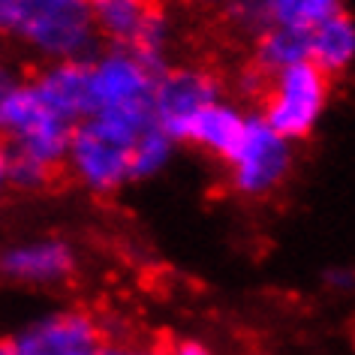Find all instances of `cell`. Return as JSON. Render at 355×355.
<instances>
[{
    "label": "cell",
    "instance_id": "ac0fdd59",
    "mask_svg": "<svg viewBox=\"0 0 355 355\" xmlns=\"http://www.w3.org/2000/svg\"><path fill=\"white\" fill-rule=\"evenodd\" d=\"M103 355H166L163 346L150 343V340H141V337H114V340L105 343Z\"/></svg>",
    "mask_w": 355,
    "mask_h": 355
},
{
    "label": "cell",
    "instance_id": "d6986e66",
    "mask_svg": "<svg viewBox=\"0 0 355 355\" xmlns=\"http://www.w3.org/2000/svg\"><path fill=\"white\" fill-rule=\"evenodd\" d=\"M325 286L340 292V295H349V292H355V268H346V265L328 268L325 271Z\"/></svg>",
    "mask_w": 355,
    "mask_h": 355
},
{
    "label": "cell",
    "instance_id": "ba28073f",
    "mask_svg": "<svg viewBox=\"0 0 355 355\" xmlns=\"http://www.w3.org/2000/svg\"><path fill=\"white\" fill-rule=\"evenodd\" d=\"M94 19L100 40L109 46L136 49L157 64H166V55L175 42V21L157 0H94Z\"/></svg>",
    "mask_w": 355,
    "mask_h": 355
},
{
    "label": "cell",
    "instance_id": "277c9868",
    "mask_svg": "<svg viewBox=\"0 0 355 355\" xmlns=\"http://www.w3.org/2000/svg\"><path fill=\"white\" fill-rule=\"evenodd\" d=\"M295 163V141L280 136L262 114H250L241 139L223 157L226 184L241 199H265L277 193Z\"/></svg>",
    "mask_w": 355,
    "mask_h": 355
},
{
    "label": "cell",
    "instance_id": "cb8c5ba5",
    "mask_svg": "<svg viewBox=\"0 0 355 355\" xmlns=\"http://www.w3.org/2000/svg\"><path fill=\"white\" fill-rule=\"evenodd\" d=\"M172 3H187V6H226L229 0H172Z\"/></svg>",
    "mask_w": 355,
    "mask_h": 355
},
{
    "label": "cell",
    "instance_id": "7402d4cb",
    "mask_svg": "<svg viewBox=\"0 0 355 355\" xmlns=\"http://www.w3.org/2000/svg\"><path fill=\"white\" fill-rule=\"evenodd\" d=\"M21 0H0V33H10Z\"/></svg>",
    "mask_w": 355,
    "mask_h": 355
},
{
    "label": "cell",
    "instance_id": "4fadbf2b",
    "mask_svg": "<svg viewBox=\"0 0 355 355\" xmlns=\"http://www.w3.org/2000/svg\"><path fill=\"white\" fill-rule=\"evenodd\" d=\"M247 121H250V114H247L238 103H232V100H226L223 96V100H217L196 123H193L187 141L193 148L205 150L208 157L223 159L229 150H232L235 141L241 139Z\"/></svg>",
    "mask_w": 355,
    "mask_h": 355
},
{
    "label": "cell",
    "instance_id": "9c48e42d",
    "mask_svg": "<svg viewBox=\"0 0 355 355\" xmlns=\"http://www.w3.org/2000/svg\"><path fill=\"white\" fill-rule=\"evenodd\" d=\"M217 100H223V85L211 69L190 64L166 67L154 91V121L178 141H187L193 123Z\"/></svg>",
    "mask_w": 355,
    "mask_h": 355
},
{
    "label": "cell",
    "instance_id": "3957f363",
    "mask_svg": "<svg viewBox=\"0 0 355 355\" xmlns=\"http://www.w3.org/2000/svg\"><path fill=\"white\" fill-rule=\"evenodd\" d=\"M10 37L42 67L91 60L100 51L94 0H21Z\"/></svg>",
    "mask_w": 355,
    "mask_h": 355
},
{
    "label": "cell",
    "instance_id": "484cf974",
    "mask_svg": "<svg viewBox=\"0 0 355 355\" xmlns=\"http://www.w3.org/2000/svg\"><path fill=\"white\" fill-rule=\"evenodd\" d=\"M256 355H262V352H256Z\"/></svg>",
    "mask_w": 355,
    "mask_h": 355
},
{
    "label": "cell",
    "instance_id": "30bf717a",
    "mask_svg": "<svg viewBox=\"0 0 355 355\" xmlns=\"http://www.w3.org/2000/svg\"><path fill=\"white\" fill-rule=\"evenodd\" d=\"M78 271V250L60 235L21 238L0 250V277L21 289H58Z\"/></svg>",
    "mask_w": 355,
    "mask_h": 355
},
{
    "label": "cell",
    "instance_id": "44dd1931",
    "mask_svg": "<svg viewBox=\"0 0 355 355\" xmlns=\"http://www.w3.org/2000/svg\"><path fill=\"white\" fill-rule=\"evenodd\" d=\"M166 355H220L214 346L199 340V337H181L166 349Z\"/></svg>",
    "mask_w": 355,
    "mask_h": 355
},
{
    "label": "cell",
    "instance_id": "d4e9b609",
    "mask_svg": "<svg viewBox=\"0 0 355 355\" xmlns=\"http://www.w3.org/2000/svg\"><path fill=\"white\" fill-rule=\"evenodd\" d=\"M0 355H12V349H10V340H0Z\"/></svg>",
    "mask_w": 355,
    "mask_h": 355
},
{
    "label": "cell",
    "instance_id": "52a82bcc",
    "mask_svg": "<svg viewBox=\"0 0 355 355\" xmlns=\"http://www.w3.org/2000/svg\"><path fill=\"white\" fill-rule=\"evenodd\" d=\"M105 343L103 319L78 304L42 310L10 334L12 355H103Z\"/></svg>",
    "mask_w": 355,
    "mask_h": 355
},
{
    "label": "cell",
    "instance_id": "9a60e30c",
    "mask_svg": "<svg viewBox=\"0 0 355 355\" xmlns=\"http://www.w3.org/2000/svg\"><path fill=\"white\" fill-rule=\"evenodd\" d=\"M343 12V0H265L268 28L310 33L328 19Z\"/></svg>",
    "mask_w": 355,
    "mask_h": 355
},
{
    "label": "cell",
    "instance_id": "603a6c76",
    "mask_svg": "<svg viewBox=\"0 0 355 355\" xmlns=\"http://www.w3.org/2000/svg\"><path fill=\"white\" fill-rule=\"evenodd\" d=\"M6 187H12V166H10V150L0 141V199H3Z\"/></svg>",
    "mask_w": 355,
    "mask_h": 355
},
{
    "label": "cell",
    "instance_id": "5bb4252c",
    "mask_svg": "<svg viewBox=\"0 0 355 355\" xmlns=\"http://www.w3.org/2000/svg\"><path fill=\"white\" fill-rule=\"evenodd\" d=\"M310 60V42L307 33L286 31V28H268L253 40V69H259L265 78L283 73V69Z\"/></svg>",
    "mask_w": 355,
    "mask_h": 355
},
{
    "label": "cell",
    "instance_id": "2e32d148",
    "mask_svg": "<svg viewBox=\"0 0 355 355\" xmlns=\"http://www.w3.org/2000/svg\"><path fill=\"white\" fill-rule=\"evenodd\" d=\"M178 141L172 132H166L157 121H150L141 136L136 141V154H132V175L136 181H150V178L163 175L175 159V150H178Z\"/></svg>",
    "mask_w": 355,
    "mask_h": 355
},
{
    "label": "cell",
    "instance_id": "ffe728a7",
    "mask_svg": "<svg viewBox=\"0 0 355 355\" xmlns=\"http://www.w3.org/2000/svg\"><path fill=\"white\" fill-rule=\"evenodd\" d=\"M21 85V78L15 76V69L6 64L3 58H0V123H3V112H6V105H10L12 100V94H15V87Z\"/></svg>",
    "mask_w": 355,
    "mask_h": 355
},
{
    "label": "cell",
    "instance_id": "7a4b0ae2",
    "mask_svg": "<svg viewBox=\"0 0 355 355\" xmlns=\"http://www.w3.org/2000/svg\"><path fill=\"white\" fill-rule=\"evenodd\" d=\"M154 118H127V114L94 112L76 123L67 150L69 178L91 196H118L132 175V154L141 130Z\"/></svg>",
    "mask_w": 355,
    "mask_h": 355
},
{
    "label": "cell",
    "instance_id": "6da1fadb",
    "mask_svg": "<svg viewBox=\"0 0 355 355\" xmlns=\"http://www.w3.org/2000/svg\"><path fill=\"white\" fill-rule=\"evenodd\" d=\"M76 132V121L60 114L33 78L15 87L3 112L0 136L10 150L12 187L40 190L67 166V150Z\"/></svg>",
    "mask_w": 355,
    "mask_h": 355
},
{
    "label": "cell",
    "instance_id": "7c38bea8",
    "mask_svg": "<svg viewBox=\"0 0 355 355\" xmlns=\"http://www.w3.org/2000/svg\"><path fill=\"white\" fill-rule=\"evenodd\" d=\"M310 60L331 78L346 76L355 67V15L337 12L334 19L307 33Z\"/></svg>",
    "mask_w": 355,
    "mask_h": 355
},
{
    "label": "cell",
    "instance_id": "5b68a950",
    "mask_svg": "<svg viewBox=\"0 0 355 355\" xmlns=\"http://www.w3.org/2000/svg\"><path fill=\"white\" fill-rule=\"evenodd\" d=\"M91 67L94 112L154 118V91L166 64H157L136 49L109 46L87 60Z\"/></svg>",
    "mask_w": 355,
    "mask_h": 355
},
{
    "label": "cell",
    "instance_id": "8fae6325",
    "mask_svg": "<svg viewBox=\"0 0 355 355\" xmlns=\"http://www.w3.org/2000/svg\"><path fill=\"white\" fill-rule=\"evenodd\" d=\"M40 94L55 105L69 121H85L94 114V94H91V67L87 60H69V64H49L40 67L33 76Z\"/></svg>",
    "mask_w": 355,
    "mask_h": 355
},
{
    "label": "cell",
    "instance_id": "e0dca14e",
    "mask_svg": "<svg viewBox=\"0 0 355 355\" xmlns=\"http://www.w3.org/2000/svg\"><path fill=\"white\" fill-rule=\"evenodd\" d=\"M229 21L235 24L247 37H259L262 31H268V19H265V0H229L223 6Z\"/></svg>",
    "mask_w": 355,
    "mask_h": 355
},
{
    "label": "cell",
    "instance_id": "8992f818",
    "mask_svg": "<svg viewBox=\"0 0 355 355\" xmlns=\"http://www.w3.org/2000/svg\"><path fill=\"white\" fill-rule=\"evenodd\" d=\"M331 87L334 78L322 73L313 60H304L265 82L259 114L289 141L310 139L328 112Z\"/></svg>",
    "mask_w": 355,
    "mask_h": 355
}]
</instances>
